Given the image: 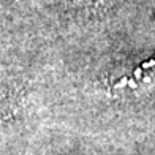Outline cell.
I'll return each mask as SVG.
<instances>
[{"instance_id":"6da1fadb","label":"cell","mask_w":155,"mask_h":155,"mask_svg":"<svg viewBox=\"0 0 155 155\" xmlns=\"http://www.w3.org/2000/svg\"><path fill=\"white\" fill-rule=\"evenodd\" d=\"M109 94L119 98H139L155 92V52L133 63L108 82Z\"/></svg>"},{"instance_id":"7a4b0ae2","label":"cell","mask_w":155,"mask_h":155,"mask_svg":"<svg viewBox=\"0 0 155 155\" xmlns=\"http://www.w3.org/2000/svg\"><path fill=\"white\" fill-rule=\"evenodd\" d=\"M3 116H5V111H3L2 108H0V122L3 120Z\"/></svg>"}]
</instances>
